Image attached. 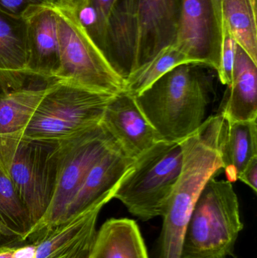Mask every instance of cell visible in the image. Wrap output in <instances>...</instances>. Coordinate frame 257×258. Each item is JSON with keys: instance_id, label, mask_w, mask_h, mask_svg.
Listing matches in <instances>:
<instances>
[{"instance_id": "6da1fadb", "label": "cell", "mask_w": 257, "mask_h": 258, "mask_svg": "<svg viewBox=\"0 0 257 258\" xmlns=\"http://www.w3.org/2000/svg\"><path fill=\"white\" fill-rule=\"evenodd\" d=\"M197 66H177L134 97L161 141L181 142L205 121L208 94Z\"/></svg>"}, {"instance_id": "7a4b0ae2", "label": "cell", "mask_w": 257, "mask_h": 258, "mask_svg": "<svg viewBox=\"0 0 257 258\" xmlns=\"http://www.w3.org/2000/svg\"><path fill=\"white\" fill-rule=\"evenodd\" d=\"M224 123L222 115H214L180 142L182 165L161 230L172 240L184 239L198 199L208 182L223 168L220 146Z\"/></svg>"}, {"instance_id": "3957f363", "label": "cell", "mask_w": 257, "mask_h": 258, "mask_svg": "<svg viewBox=\"0 0 257 258\" xmlns=\"http://www.w3.org/2000/svg\"><path fill=\"white\" fill-rule=\"evenodd\" d=\"M57 153L58 141L30 139L19 132L0 135V169L12 180L30 218L31 231L51 202Z\"/></svg>"}, {"instance_id": "277c9868", "label": "cell", "mask_w": 257, "mask_h": 258, "mask_svg": "<svg viewBox=\"0 0 257 258\" xmlns=\"http://www.w3.org/2000/svg\"><path fill=\"white\" fill-rule=\"evenodd\" d=\"M243 227L232 183L212 177L195 205L181 258L228 257L233 252Z\"/></svg>"}, {"instance_id": "5b68a950", "label": "cell", "mask_w": 257, "mask_h": 258, "mask_svg": "<svg viewBox=\"0 0 257 258\" xmlns=\"http://www.w3.org/2000/svg\"><path fill=\"white\" fill-rule=\"evenodd\" d=\"M180 142L160 141L135 159L113 199L143 221L164 217L182 165Z\"/></svg>"}, {"instance_id": "8992f818", "label": "cell", "mask_w": 257, "mask_h": 258, "mask_svg": "<svg viewBox=\"0 0 257 258\" xmlns=\"http://www.w3.org/2000/svg\"><path fill=\"white\" fill-rule=\"evenodd\" d=\"M57 21L59 62L53 80L96 92L117 95L125 81L113 71L76 12L52 5Z\"/></svg>"}, {"instance_id": "52a82bcc", "label": "cell", "mask_w": 257, "mask_h": 258, "mask_svg": "<svg viewBox=\"0 0 257 258\" xmlns=\"http://www.w3.org/2000/svg\"><path fill=\"white\" fill-rule=\"evenodd\" d=\"M115 95L56 80L25 128L18 132L30 139H68L101 123Z\"/></svg>"}, {"instance_id": "ba28073f", "label": "cell", "mask_w": 257, "mask_h": 258, "mask_svg": "<svg viewBox=\"0 0 257 258\" xmlns=\"http://www.w3.org/2000/svg\"><path fill=\"white\" fill-rule=\"evenodd\" d=\"M101 123L68 139L58 141L57 174L49 206L30 238L63 221L66 209L94 164L117 145Z\"/></svg>"}, {"instance_id": "9c48e42d", "label": "cell", "mask_w": 257, "mask_h": 258, "mask_svg": "<svg viewBox=\"0 0 257 258\" xmlns=\"http://www.w3.org/2000/svg\"><path fill=\"white\" fill-rule=\"evenodd\" d=\"M222 18L213 0H181L179 28L175 45L194 64L219 71Z\"/></svg>"}, {"instance_id": "30bf717a", "label": "cell", "mask_w": 257, "mask_h": 258, "mask_svg": "<svg viewBox=\"0 0 257 258\" xmlns=\"http://www.w3.org/2000/svg\"><path fill=\"white\" fill-rule=\"evenodd\" d=\"M113 199H100L81 212L34 236L36 258H89L101 209Z\"/></svg>"}, {"instance_id": "8fae6325", "label": "cell", "mask_w": 257, "mask_h": 258, "mask_svg": "<svg viewBox=\"0 0 257 258\" xmlns=\"http://www.w3.org/2000/svg\"><path fill=\"white\" fill-rule=\"evenodd\" d=\"M101 124L125 154L134 159L161 141L134 97L125 92L115 95L106 108Z\"/></svg>"}, {"instance_id": "7c38bea8", "label": "cell", "mask_w": 257, "mask_h": 258, "mask_svg": "<svg viewBox=\"0 0 257 258\" xmlns=\"http://www.w3.org/2000/svg\"><path fill=\"white\" fill-rule=\"evenodd\" d=\"M181 6V0H138L137 70L175 45Z\"/></svg>"}, {"instance_id": "4fadbf2b", "label": "cell", "mask_w": 257, "mask_h": 258, "mask_svg": "<svg viewBox=\"0 0 257 258\" xmlns=\"http://www.w3.org/2000/svg\"><path fill=\"white\" fill-rule=\"evenodd\" d=\"M138 0H117L106 27L102 53L124 80L137 70Z\"/></svg>"}, {"instance_id": "5bb4252c", "label": "cell", "mask_w": 257, "mask_h": 258, "mask_svg": "<svg viewBox=\"0 0 257 258\" xmlns=\"http://www.w3.org/2000/svg\"><path fill=\"white\" fill-rule=\"evenodd\" d=\"M52 5L32 6L22 16L27 30L29 71L42 80H53L58 66L57 21Z\"/></svg>"}, {"instance_id": "9a60e30c", "label": "cell", "mask_w": 257, "mask_h": 258, "mask_svg": "<svg viewBox=\"0 0 257 258\" xmlns=\"http://www.w3.org/2000/svg\"><path fill=\"white\" fill-rule=\"evenodd\" d=\"M134 160L126 156L118 144L101 156L86 174L71 200L63 220L81 212L100 199H113L119 182Z\"/></svg>"}, {"instance_id": "2e32d148", "label": "cell", "mask_w": 257, "mask_h": 258, "mask_svg": "<svg viewBox=\"0 0 257 258\" xmlns=\"http://www.w3.org/2000/svg\"><path fill=\"white\" fill-rule=\"evenodd\" d=\"M219 113L229 122L256 120L257 63L238 45L232 83Z\"/></svg>"}, {"instance_id": "e0dca14e", "label": "cell", "mask_w": 257, "mask_h": 258, "mask_svg": "<svg viewBox=\"0 0 257 258\" xmlns=\"http://www.w3.org/2000/svg\"><path fill=\"white\" fill-rule=\"evenodd\" d=\"M27 78H36L28 69L24 20L0 12V86L21 87Z\"/></svg>"}, {"instance_id": "ac0fdd59", "label": "cell", "mask_w": 257, "mask_h": 258, "mask_svg": "<svg viewBox=\"0 0 257 258\" xmlns=\"http://www.w3.org/2000/svg\"><path fill=\"white\" fill-rule=\"evenodd\" d=\"M89 258H149V255L134 220L111 218L97 231Z\"/></svg>"}, {"instance_id": "d6986e66", "label": "cell", "mask_w": 257, "mask_h": 258, "mask_svg": "<svg viewBox=\"0 0 257 258\" xmlns=\"http://www.w3.org/2000/svg\"><path fill=\"white\" fill-rule=\"evenodd\" d=\"M48 80L37 86L2 89L0 93V135L24 128L45 95L55 84Z\"/></svg>"}, {"instance_id": "ffe728a7", "label": "cell", "mask_w": 257, "mask_h": 258, "mask_svg": "<svg viewBox=\"0 0 257 258\" xmlns=\"http://www.w3.org/2000/svg\"><path fill=\"white\" fill-rule=\"evenodd\" d=\"M220 153L227 180L233 183L257 156L256 120L229 122L225 119Z\"/></svg>"}, {"instance_id": "44dd1931", "label": "cell", "mask_w": 257, "mask_h": 258, "mask_svg": "<svg viewBox=\"0 0 257 258\" xmlns=\"http://www.w3.org/2000/svg\"><path fill=\"white\" fill-rule=\"evenodd\" d=\"M222 24L257 63L256 0H223Z\"/></svg>"}, {"instance_id": "7402d4cb", "label": "cell", "mask_w": 257, "mask_h": 258, "mask_svg": "<svg viewBox=\"0 0 257 258\" xmlns=\"http://www.w3.org/2000/svg\"><path fill=\"white\" fill-rule=\"evenodd\" d=\"M185 63H193L175 45L166 47L128 77L123 92L131 96H137L166 73Z\"/></svg>"}, {"instance_id": "603a6c76", "label": "cell", "mask_w": 257, "mask_h": 258, "mask_svg": "<svg viewBox=\"0 0 257 258\" xmlns=\"http://www.w3.org/2000/svg\"><path fill=\"white\" fill-rule=\"evenodd\" d=\"M0 226L2 235L21 241L30 238L32 225L12 180L0 169Z\"/></svg>"}, {"instance_id": "cb8c5ba5", "label": "cell", "mask_w": 257, "mask_h": 258, "mask_svg": "<svg viewBox=\"0 0 257 258\" xmlns=\"http://www.w3.org/2000/svg\"><path fill=\"white\" fill-rule=\"evenodd\" d=\"M117 0H88L85 7L77 14L78 19L102 52L107 20Z\"/></svg>"}, {"instance_id": "d4e9b609", "label": "cell", "mask_w": 257, "mask_h": 258, "mask_svg": "<svg viewBox=\"0 0 257 258\" xmlns=\"http://www.w3.org/2000/svg\"><path fill=\"white\" fill-rule=\"evenodd\" d=\"M237 43L224 26H222V47L220 68L217 71L220 81L229 86L232 83Z\"/></svg>"}, {"instance_id": "484cf974", "label": "cell", "mask_w": 257, "mask_h": 258, "mask_svg": "<svg viewBox=\"0 0 257 258\" xmlns=\"http://www.w3.org/2000/svg\"><path fill=\"white\" fill-rule=\"evenodd\" d=\"M49 4L47 0H0V12L9 16L21 18L30 7Z\"/></svg>"}, {"instance_id": "4316f807", "label": "cell", "mask_w": 257, "mask_h": 258, "mask_svg": "<svg viewBox=\"0 0 257 258\" xmlns=\"http://www.w3.org/2000/svg\"><path fill=\"white\" fill-rule=\"evenodd\" d=\"M241 181L251 188L255 192L257 191V156L250 161L238 177Z\"/></svg>"}, {"instance_id": "83f0119b", "label": "cell", "mask_w": 257, "mask_h": 258, "mask_svg": "<svg viewBox=\"0 0 257 258\" xmlns=\"http://www.w3.org/2000/svg\"><path fill=\"white\" fill-rule=\"evenodd\" d=\"M88 0H57V4L66 6L75 11L76 14L79 13L87 5Z\"/></svg>"}, {"instance_id": "f1b7e54d", "label": "cell", "mask_w": 257, "mask_h": 258, "mask_svg": "<svg viewBox=\"0 0 257 258\" xmlns=\"http://www.w3.org/2000/svg\"><path fill=\"white\" fill-rule=\"evenodd\" d=\"M213 1H214V6H215L219 15L222 18V6H223V0H213Z\"/></svg>"}, {"instance_id": "f546056e", "label": "cell", "mask_w": 257, "mask_h": 258, "mask_svg": "<svg viewBox=\"0 0 257 258\" xmlns=\"http://www.w3.org/2000/svg\"><path fill=\"white\" fill-rule=\"evenodd\" d=\"M49 4H56L57 3V0H47Z\"/></svg>"}, {"instance_id": "4dcf8cb0", "label": "cell", "mask_w": 257, "mask_h": 258, "mask_svg": "<svg viewBox=\"0 0 257 258\" xmlns=\"http://www.w3.org/2000/svg\"><path fill=\"white\" fill-rule=\"evenodd\" d=\"M0 235L2 236V229H1V226H0Z\"/></svg>"}, {"instance_id": "1f68e13d", "label": "cell", "mask_w": 257, "mask_h": 258, "mask_svg": "<svg viewBox=\"0 0 257 258\" xmlns=\"http://www.w3.org/2000/svg\"><path fill=\"white\" fill-rule=\"evenodd\" d=\"M0 236H1V235H0Z\"/></svg>"}]
</instances>
